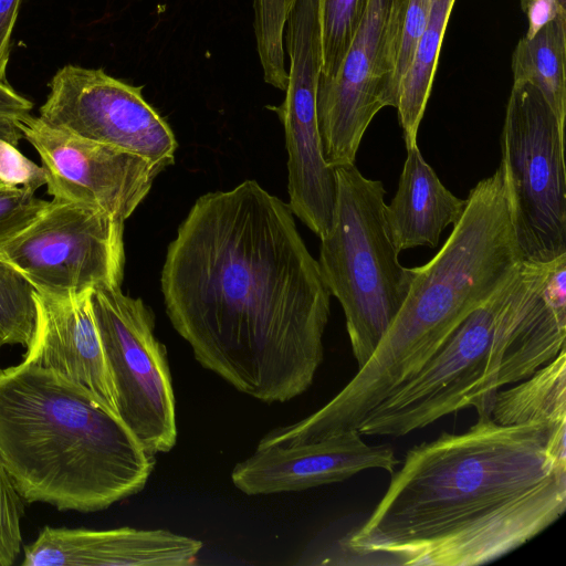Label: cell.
<instances>
[{
	"label": "cell",
	"mask_w": 566,
	"mask_h": 566,
	"mask_svg": "<svg viewBox=\"0 0 566 566\" xmlns=\"http://www.w3.org/2000/svg\"><path fill=\"white\" fill-rule=\"evenodd\" d=\"M199 539L168 530L43 527L23 548L22 566H188Z\"/></svg>",
	"instance_id": "2e32d148"
},
{
	"label": "cell",
	"mask_w": 566,
	"mask_h": 566,
	"mask_svg": "<svg viewBox=\"0 0 566 566\" xmlns=\"http://www.w3.org/2000/svg\"><path fill=\"white\" fill-rule=\"evenodd\" d=\"M23 513L24 501L0 458V566L13 565L21 552Z\"/></svg>",
	"instance_id": "cb8c5ba5"
},
{
	"label": "cell",
	"mask_w": 566,
	"mask_h": 566,
	"mask_svg": "<svg viewBox=\"0 0 566 566\" xmlns=\"http://www.w3.org/2000/svg\"><path fill=\"white\" fill-rule=\"evenodd\" d=\"M520 3L528 22L527 36L557 17L566 15V0H520Z\"/></svg>",
	"instance_id": "83f0119b"
},
{
	"label": "cell",
	"mask_w": 566,
	"mask_h": 566,
	"mask_svg": "<svg viewBox=\"0 0 566 566\" xmlns=\"http://www.w3.org/2000/svg\"><path fill=\"white\" fill-rule=\"evenodd\" d=\"M431 1L432 0L406 1L396 55L395 83L397 93L402 78L412 63L415 52L427 25Z\"/></svg>",
	"instance_id": "484cf974"
},
{
	"label": "cell",
	"mask_w": 566,
	"mask_h": 566,
	"mask_svg": "<svg viewBox=\"0 0 566 566\" xmlns=\"http://www.w3.org/2000/svg\"><path fill=\"white\" fill-rule=\"evenodd\" d=\"M409 449L382 499L340 543L410 566H475L531 541L566 509V440L488 411Z\"/></svg>",
	"instance_id": "7a4b0ae2"
},
{
	"label": "cell",
	"mask_w": 566,
	"mask_h": 566,
	"mask_svg": "<svg viewBox=\"0 0 566 566\" xmlns=\"http://www.w3.org/2000/svg\"><path fill=\"white\" fill-rule=\"evenodd\" d=\"M91 307L113 380L118 417L150 452L176 444V400L166 347L142 298L120 287L91 291Z\"/></svg>",
	"instance_id": "ba28073f"
},
{
	"label": "cell",
	"mask_w": 566,
	"mask_h": 566,
	"mask_svg": "<svg viewBox=\"0 0 566 566\" xmlns=\"http://www.w3.org/2000/svg\"><path fill=\"white\" fill-rule=\"evenodd\" d=\"M455 0H432L427 25L412 63L402 78L396 109L406 146L417 144L420 122L431 93L439 53Z\"/></svg>",
	"instance_id": "ffe728a7"
},
{
	"label": "cell",
	"mask_w": 566,
	"mask_h": 566,
	"mask_svg": "<svg viewBox=\"0 0 566 566\" xmlns=\"http://www.w3.org/2000/svg\"><path fill=\"white\" fill-rule=\"evenodd\" d=\"M369 0H318L321 77H333L358 29Z\"/></svg>",
	"instance_id": "7402d4cb"
},
{
	"label": "cell",
	"mask_w": 566,
	"mask_h": 566,
	"mask_svg": "<svg viewBox=\"0 0 566 566\" xmlns=\"http://www.w3.org/2000/svg\"><path fill=\"white\" fill-rule=\"evenodd\" d=\"M565 348L528 378L509 389L497 390L489 415L504 426L535 423L566 440Z\"/></svg>",
	"instance_id": "ac0fdd59"
},
{
	"label": "cell",
	"mask_w": 566,
	"mask_h": 566,
	"mask_svg": "<svg viewBox=\"0 0 566 566\" xmlns=\"http://www.w3.org/2000/svg\"><path fill=\"white\" fill-rule=\"evenodd\" d=\"M551 262L523 260L411 379L363 419L359 432L402 437L464 408L489 411L497 390L553 360L565 348L566 315L542 289Z\"/></svg>",
	"instance_id": "5b68a950"
},
{
	"label": "cell",
	"mask_w": 566,
	"mask_h": 566,
	"mask_svg": "<svg viewBox=\"0 0 566 566\" xmlns=\"http://www.w3.org/2000/svg\"><path fill=\"white\" fill-rule=\"evenodd\" d=\"M513 82H528L539 90L565 126L566 117V15L524 35L512 54Z\"/></svg>",
	"instance_id": "d6986e66"
},
{
	"label": "cell",
	"mask_w": 566,
	"mask_h": 566,
	"mask_svg": "<svg viewBox=\"0 0 566 566\" xmlns=\"http://www.w3.org/2000/svg\"><path fill=\"white\" fill-rule=\"evenodd\" d=\"M124 222L94 208L52 199L36 219L0 245V259L38 292L54 297L120 287Z\"/></svg>",
	"instance_id": "9c48e42d"
},
{
	"label": "cell",
	"mask_w": 566,
	"mask_h": 566,
	"mask_svg": "<svg viewBox=\"0 0 566 566\" xmlns=\"http://www.w3.org/2000/svg\"><path fill=\"white\" fill-rule=\"evenodd\" d=\"M290 56L286 95L272 107L285 133L289 206L317 237L328 230L336 195L334 168L323 156L316 92L322 71L319 28L312 22L290 24L284 33Z\"/></svg>",
	"instance_id": "4fadbf2b"
},
{
	"label": "cell",
	"mask_w": 566,
	"mask_h": 566,
	"mask_svg": "<svg viewBox=\"0 0 566 566\" xmlns=\"http://www.w3.org/2000/svg\"><path fill=\"white\" fill-rule=\"evenodd\" d=\"M49 86L39 117L50 127L140 156L161 171L174 164L175 134L144 98L143 86L73 64L60 69Z\"/></svg>",
	"instance_id": "8fae6325"
},
{
	"label": "cell",
	"mask_w": 566,
	"mask_h": 566,
	"mask_svg": "<svg viewBox=\"0 0 566 566\" xmlns=\"http://www.w3.org/2000/svg\"><path fill=\"white\" fill-rule=\"evenodd\" d=\"M564 128L537 87L513 82L499 167L524 261L566 254Z\"/></svg>",
	"instance_id": "52a82bcc"
},
{
	"label": "cell",
	"mask_w": 566,
	"mask_h": 566,
	"mask_svg": "<svg viewBox=\"0 0 566 566\" xmlns=\"http://www.w3.org/2000/svg\"><path fill=\"white\" fill-rule=\"evenodd\" d=\"M21 0H0V82L7 81L10 39Z\"/></svg>",
	"instance_id": "f1b7e54d"
},
{
	"label": "cell",
	"mask_w": 566,
	"mask_h": 566,
	"mask_svg": "<svg viewBox=\"0 0 566 566\" xmlns=\"http://www.w3.org/2000/svg\"><path fill=\"white\" fill-rule=\"evenodd\" d=\"M34 286L0 259V342L29 347L38 321Z\"/></svg>",
	"instance_id": "44dd1931"
},
{
	"label": "cell",
	"mask_w": 566,
	"mask_h": 566,
	"mask_svg": "<svg viewBox=\"0 0 566 566\" xmlns=\"http://www.w3.org/2000/svg\"><path fill=\"white\" fill-rule=\"evenodd\" d=\"M0 458L24 502L82 513L139 493L156 465L92 394L23 363L0 370Z\"/></svg>",
	"instance_id": "3957f363"
},
{
	"label": "cell",
	"mask_w": 566,
	"mask_h": 566,
	"mask_svg": "<svg viewBox=\"0 0 566 566\" xmlns=\"http://www.w3.org/2000/svg\"><path fill=\"white\" fill-rule=\"evenodd\" d=\"M522 261L499 167L470 190L464 211L440 251L412 269L406 300L377 348L329 400L337 419L357 427L437 354Z\"/></svg>",
	"instance_id": "277c9868"
},
{
	"label": "cell",
	"mask_w": 566,
	"mask_h": 566,
	"mask_svg": "<svg viewBox=\"0 0 566 566\" xmlns=\"http://www.w3.org/2000/svg\"><path fill=\"white\" fill-rule=\"evenodd\" d=\"M2 346H3V345H2V344H1V342H0V348H1ZM0 370H1V369H0Z\"/></svg>",
	"instance_id": "d6a6232c"
},
{
	"label": "cell",
	"mask_w": 566,
	"mask_h": 566,
	"mask_svg": "<svg viewBox=\"0 0 566 566\" xmlns=\"http://www.w3.org/2000/svg\"><path fill=\"white\" fill-rule=\"evenodd\" d=\"M406 149L398 189L385 207L390 237L399 252L416 247L436 248L443 230L454 226L465 208V200L443 186L417 144Z\"/></svg>",
	"instance_id": "e0dca14e"
},
{
	"label": "cell",
	"mask_w": 566,
	"mask_h": 566,
	"mask_svg": "<svg viewBox=\"0 0 566 566\" xmlns=\"http://www.w3.org/2000/svg\"><path fill=\"white\" fill-rule=\"evenodd\" d=\"M407 0H369L336 74L318 78L317 123L323 156L332 168L355 165L375 115L396 107V55Z\"/></svg>",
	"instance_id": "30bf717a"
},
{
	"label": "cell",
	"mask_w": 566,
	"mask_h": 566,
	"mask_svg": "<svg viewBox=\"0 0 566 566\" xmlns=\"http://www.w3.org/2000/svg\"><path fill=\"white\" fill-rule=\"evenodd\" d=\"M32 107L33 104L8 82H0V124L14 127V123L29 115Z\"/></svg>",
	"instance_id": "f546056e"
},
{
	"label": "cell",
	"mask_w": 566,
	"mask_h": 566,
	"mask_svg": "<svg viewBox=\"0 0 566 566\" xmlns=\"http://www.w3.org/2000/svg\"><path fill=\"white\" fill-rule=\"evenodd\" d=\"M90 294L54 297L36 291V327L21 363L69 378L118 416Z\"/></svg>",
	"instance_id": "9a60e30c"
},
{
	"label": "cell",
	"mask_w": 566,
	"mask_h": 566,
	"mask_svg": "<svg viewBox=\"0 0 566 566\" xmlns=\"http://www.w3.org/2000/svg\"><path fill=\"white\" fill-rule=\"evenodd\" d=\"M46 176V192L125 221L148 195L160 169L140 156L54 129L31 114L14 123Z\"/></svg>",
	"instance_id": "7c38bea8"
},
{
	"label": "cell",
	"mask_w": 566,
	"mask_h": 566,
	"mask_svg": "<svg viewBox=\"0 0 566 566\" xmlns=\"http://www.w3.org/2000/svg\"><path fill=\"white\" fill-rule=\"evenodd\" d=\"M294 0H255L254 29L264 81L285 91L284 29Z\"/></svg>",
	"instance_id": "603a6c76"
},
{
	"label": "cell",
	"mask_w": 566,
	"mask_h": 566,
	"mask_svg": "<svg viewBox=\"0 0 566 566\" xmlns=\"http://www.w3.org/2000/svg\"><path fill=\"white\" fill-rule=\"evenodd\" d=\"M400 461L389 446L367 443L358 429L287 446L255 448L231 472L247 495L303 491L345 481L370 469L394 473Z\"/></svg>",
	"instance_id": "5bb4252c"
},
{
	"label": "cell",
	"mask_w": 566,
	"mask_h": 566,
	"mask_svg": "<svg viewBox=\"0 0 566 566\" xmlns=\"http://www.w3.org/2000/svg\"><path fill=\"white\" fill-rule=\"evenodd\" d=\"M50 201L18 187L0 189V245L15 237L36 219Z\"/></svg>",
	"instance_id": "d4e9b609"
},
{
	"label": "cell",
	"mask_w": 566,
	"mask_h": 566,
	"mask_svg": "<svg viewBox=\"0 0 566 566\" xmlns=\"http://www.w3.org/2000/svg\"><path fill=\"white\" fill-rule=\"evenodd\" d=\"M0 133L4 134L6 137L14 145L18 143L19 133L14 127L6 126L0 124Z\"/></svg>",
	"instance_id": "4dcf8cb0"
},
{
	"label": "cell",
	"mask_w": 566,
	"mask_h": 566,
	"mask_svg": "<svg viewBox=\"0 0 566 566\" xmlns=\"http://www.w3.org/2000/svg\"><path fill=\"white\" fill-rule=\"evenodd\" d=\"M0 182L34 192L46 184L43 167L24 156L0 133Z\"/></svg>",
	"instance_id": "4316f807"
},
{
	"label": "cell",
	"mask_w": 566,
	"mask_h": 566,
	"mask_svg": "<svg viewBox=\"0 0 566 566\" xmlns=\"http://www.w3.org/2000/svg\"><path fill=\"white\" fill-rule=\"evenodd\" d=\"M160 284L195 359L235 390L275 403L312 386L332 294L289 203L255 180L196 200Z\"/></svg>",
	"instance_id": "6da1fadb"
},
{
	"label": "cell",
	"mask_w": 566,
	"mask_h": 566,
	"mask_svg": "<svg viewBox=\"0 0 566 566\" xmlns=\"http://www.w3.org/2000/svg\"><path fill=\"white\" fill-rule=\"evenodd\" d=\"M332 221L318 266L340 303L358 368L370 358L408 294L412 269L400 264L385 216L386 190L355 165L334 168Z\"/></svg>",
	"instance_id": "8992f818"
},
{
	"label": "cell",
	"mask_w": 566,
	"mask_h": 566,
	"mask_svg": "<svg viewBox=\"0 0 566 566\" xmlns=\"http://www.w3.org/2000/svg\"><path fill=\"white\" fill-rule=\"evenodd\" d=\"M3 187H4V185L0 182V189L3 188Z\"/></svg>",
	"instance_id": "1f68e13d"
}]
</instances>
